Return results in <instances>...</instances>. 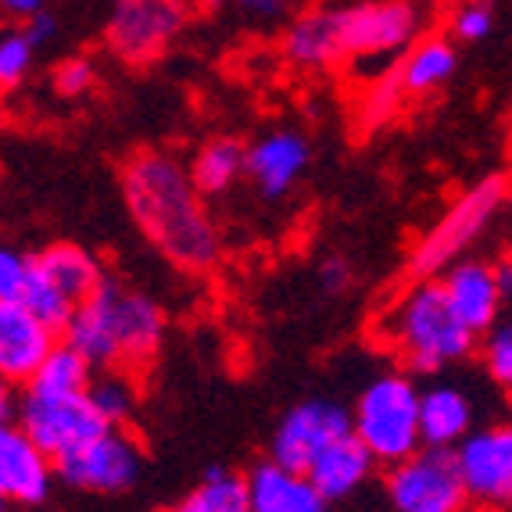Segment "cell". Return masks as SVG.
Instances as JSON below:
<instances>
[{"label":"cell","instance_id":"cell-1","mask_svg":"<svg viewBox=\"0 0 512 512\" xmlns=\"http://www.w3.org/2000/svg\"><path fill=\"white\" fill-rule=\"evenodd\" d=\"M122 205L144 244L172 273L201 280L222 258V233L208 212V197L197 190L190 165L169 151H137L122 165Z\"/></svg>","mask_w":512,"mask_h":512},{"label":"cell","instance_id":"cell-2","mask_svg":"<svg viewBox=\"0 0 512 512\" xmlns=\"http://www.w3.org/2000/svg\"><path fill=\"white\" fill-rule=\"evenodd\" d=\"M169 316L151 294L104 276L90 298L79 301L65 326V341L76 344L97 369L147 373L165 348Z\"/></svg>","mask_w":512,"mask_h":512},{"label":"cell","instance_id":"cell-3","mask_svg":"<svg viewBox=\"0 0 512 512\" xmlns=\"http://www.w3.org/2000/svg\"><path fill=\"white\" fill-rule=\"evenodd\" d=\"M384 341L398 366L412 376H441L480 348V333L462 323L441 280H416L387 308Z\"/></svg>","mask_w":512,"mask_h":512},{"label":"cell","instance_id":"cell-4","mask_svg":"<svg viewBox=\"0 0 512 512\" xmlns=\"http://www.w3.org/2000/svg\"><path fill=\"white\" fill-rule=\"evenodd\" d=\"M419 398L423 387L409 369H384L366 380L355 402H351V427L380 466L409 459L423 448V423H419Z\"/></svg>","mask_w":512,"mask_h":512},{"label":"cell","instance_id":"cell-5","mask_svg":"<svg viewBox=\"0 0 512 512\" xmlns=\"http://www.w3.org/2000/svg\"><path fill=\"white\" fill-rule=\"evenodd\" d=\"M505 201H509L505 176H487V180L462 190L452 205L444 208L441 219L416 240V248L409 251V258H405V280H434L452 262L466 258V251L505 212Z\"/></svg>","mask_w":512,"mask_h":512},{"label":"cell","instance_id":"cell-6","mask_svg":"<svg viewBox=\"0 0 512 512\" xmlns=\"http://www.w3.org/2000/svg\"><path fill=\"white\" fill-rule=\"evenodd\" d=\"M337 33L344 61L394 65L427 33L430 11L423 0H348L337 4Z\"/></svg>","mask_w":512,"mask_h":512},{"label":"cell","instance_id":"cell-7","mask_svg":"<svg viewBox=\"0 0 512 512\" xmlns=\"http://www.w3.org/2000/svg\"><path fill=\"white\" fill-rule=\"evenodd\" d=\"M190 26V0H111L104 47L111 58L147 69L176 47Z\"/></svg>","mask_w":512,"mask_h":512},{"label":"cell","instance_id":"cell-8","mask_svg":"<svg viewBox=\"0 0 512 512\" xmlns=\"http://www.w3.org/2000/svg\"><path fill=\"white\" fill-rule=\"evenodd\" d=\"M384 498L394 512H462L473 505L455 448L434 444L384 466Z\"/></svg>","mask_w":512,"mask_h":512},{"label":"cell","instance_id":"cell-9","mask_svg":"<svg viewBox=\"0 0 512 512\" xmlns=\"http://www.w3.org/2000/svg\"><path fill=\"white\" fill-rule=\"evenodd\" d=\"M15 423L26 430L54 462L79 452L83 444H90L94 437H101L104 430H111V423L101 416V409L90 402V391L43 394V391L22 387Z\"/></svg>","mask_w":512,"mask_h":512},{"label":"cell","instance_id":"cell-10","mask_svg":"<svg viewBox=\"0 0 512 512\" xmlns=\"http://www.w3.org/2000/svg\"><path fill=\"white\" fill-rule=\"evenodd\" d=\"M144 448L126 427H111L79 452L58 459V477L79 495L122 498L144 480Z\"/></svg>","mask_w":512,"mask_h":512},{"label":"cell","instance_id":"cell-11","mask_svg":"<svg viewBox=\"0 0 512 512\" xmlns=\"http://www.w3.org/2000/svg\"><path fill=\"white\" fill-rule=\"evenodd\" d=\"M351 405L333 402V398H305L283 412L269 441V459L308 473V466L330 448L351 434Z\"/></svg>","mask_w":512,"mask_h":512},{"label":"cell","instance_id":"cell-12","mask_svg":"<svg viewBox=\"0 0 512 512\" xmlns=\"http://www.w3.org/2000/svg\"><path fill=\"white\" fill-rule=\"evenodd\" d=\"M455 455L477 509H512V423L473 430Z\"/></svg>","mask_w":512,"mask_h":512},{"label":"cell","instance_id":"cell-13","mask_svg":"<svg viewBox=\"0 0 512 512\" xmlns=\"http://www.w3.org/2000/svg\"><path fill=\"white\" fill-rule=\"evenodd\" d=\"M54 484H61L58 462L18 423H4L0 427V502L36 509L51 502Z\"/></svg>","mask_w":512,"mask_h":512},{"label":"cell","instance_id":"cell-14","mask_svg":"<svg viewBox=\"0 0 512 512\" xmlns=\"http://www.w3.org/2000/svg\"><path fill=\"white\" fill-rule=\"evenodd\" d=\"M312 165V144L298 129H269L248 144V180L265 201H280Z\"/></svg>","mask_w":512,"mask_h":512},{"label":"cell","instance_id":"cell-15","mask_svg":"<svg viewBox=\"0 0 512 512\" xmlns=\"http://www.w3.org/2000/svg\"><path fill=\"white\" fill-rule=\"evenodd\" d=\"M61 333L33 316L26 305L0 301V376L4 384H29L43 359L58 348Z\"/></svg>","mask_w":512,"mask_h":512},{"label":"cell","instance_id":"cell-16","mask_svg":"<svg viewBox=\"0 0 512 512\" xmlns=\"http://www.w3.org/2000/svg\"><path fill=\"white\" fill-rule=\"evenodd\" d=\"M441 287L452 301V308L459 312V319L470 330H477L484 337L498 319L505 316V294H502V283H498L495 273V262H484V258H459L444 269L441 276Z\"/></svg>","mask_w":512,"mask_h":512},{"label":"cell","instance_id":"cell-17","mask_svg":"<svg viewBox=\"0 0 512 512\" xmlns=\"http://www.w3.org/2000/svg\"><path fill=\"white\" fill-rule=\"evenodd\" d=\"M376 470H384L380 459H376V455L369 452V444L351 430L341 441H333L330 448L308 466V477L316 480V487L323 491L326 502L341 505V502H351L359 491H366V487L373 484Z\"/></svg>","mask_w":512,"mask_h":512},{"label":"cell","instance_id":"cell-18","mask_svg":"<svg viewBox=\"0 0 512 512\" xmlns=\"http://www.w3.org/2000/svg\"><path fill=\"white\" fill-rule=\"evenodd\" d=\"M251 512H323L330 502L316 480L301 470H291L276 459H265L248 470Z\"/></svg>","mask_w":512,"mask_h":512},{"label":"cell","instance_id":"cell-19","mask_svg":"<svg viewBox=\"0 0 512 512\" xmlns=\"http://www.w3.org/2000/svg\"><path fill=\"white\" fill-rule=\"evenodd\" d=\"M280 51L294 69H305V72H326V69L344 65L341 33H337V11L333 8L301 11L291 26L283 29Z\"/></svg>","mask_w":512,"mask_h":512},{"label":"cell","instance_id":"cell-20","mask_svg":"<svg viewBox=\"0 0 512 512\" xmlns=\"http://www.w3.org/2000/svg\"><path fill=\"white\" fill-rule=\"evenodd\" d=\"M477 405L459 384H427L419 398V423H423V444L434 448H459L473 434Z\"/></svg>","mask_w":512,"mask_h":512},{"label":"cell","instance_id":"cell-21","mask_svg":"<svg viewBox=\"0 0 512 512\" xmlns=\"http://www.w3.org/2000/svg\"><path fill=\"white\" fill-rule=\"evenodd\" d=\"M398 69H402V79L412 97H434L459 72V47H455L452 36L423 33L398 58Z\"/></svg>","mask_w":512,"mask_h":512},{"label":"cell","instance_id":"cell-22","mask_svg":"<svg viewBox=\"0 0 512 512\" xmlns=\"http://www.w3.org/2000/svg\"><path fill=\"white\" fill-rule=\"evenodd\" d=\"M33 258L43 273L51 276L54 287H58L65 298L76 301V305L83 298H90V294L101 287L104 276H108L101 258H97L94 251H86L83 244H72V240H54L47 248L33 251Z\"/></svg>","mask_w":512,"mask_h":512},{"label":"cell","instance_id":"cell-23","mask_svg":"<svg viewBox=\"0 0 512 512\" xmlns=\"http://www.w3.org/2000/svg\"><path fill=\"white\" fill-rule=\"evenodd\" d=\"M190 176L205 197L230 194L240 180H248V144L240 137H212L190 158Z\"/></svg>","mask_w":512,"mask_h":512},{"label":"cell","instance_id":"cell-24","mask_svg":"<svg viewBox=\"0 0 512 512\" xmlns=\"http://www.w3.org/2000/svg\"><path fill=\"white\" fill-rule=\"evenodd\" d=\"M409 97L412 94H409V86H405V79H402L398 61L376 72V76L366 83V90H362L359 108H355V126H359L362 137H373V133H380V129L394 126Z\"/></svg>","mask_w":512,"mask_h":512},{"label":"cell","instance_id":"cell-25","mask_svg":"<svg viewBox=\"0 0 512 512\" xmlns=\"http://www.w3.org/2000/svg\"><path fill=\"white\" fill-rule=\"evenodd\" d=\"M180 512H251L248 473L208 466L205 477L176 502Z\"/></svg>","mask_w":512,"mask_h":512},{"label":"cell","instance_id":"cell-26","mask_svg":"<svg viewBox=\"0 0 512 512\" xmlns=\"http://www.w3.org/2000/svg\"><path fill=\"white\" fill-rule=\"evenodd\" d=\"M97 373H101V369L86 359L76 344H69L65 337H61L58 348L43 359V366L33 373V380L22 384V387H29V391H43V394H83V391H90V384H94Z\"/></svg>","mask_w":512,"mask_h":512},{"label":"cell","instance_id":"cell-27","mask_svg":"<svg viewBox=\"0 0 512 512\" xmlns=\"http://www.w3.org/2000/svg\"><path fill=\"white\" fill-rule=\"evenodd\" d=\"M90 402L101 409V416L111 427H129V419L137 416L140 405L137 376L122 373V369H101L90 384Z\"/></svg>","mask_w":512,"mask_h":512},{"label":"cell","instance_id":"cell-28","mask_svg":"<svg viewBox=\"0 0 512 512\" xmlns=\"http://www.w3.org/2000/svg\"><path fill=\"white\" fill-rule=\"evenodd\" d=\"M480 362L484 373L512 394V308L480 337Z\"/></svg>","mask_w":512,"mask_h":512},{"label":"cell","instance_id":"cell-29","mask_svg":"<svg viewBox=\"0 0 512 512\" xmlns=\"http://www.w3.org/2000/svg\"><path fill=\"white\" fill-rule=\"evenodd\" d=\"M36 51L40 47L22 33V26L4 29V36H0V86H4V94H11L18 83H26V76L33 72Z\"/></svg>","mask_w":512,"mask_h":512},{"label":"cell","instance_id":"cell-30","mask_svg":"<svg viewBox=\"0 0 512 512\" xmlns=\"http://www.w3.org/2000/svg\"><path fill=\"white\" fill-rule=\"evenodd\" d=\"M495 4L491 0H459L448 15V36L455 43H484L495 33Z\"/></svg>","mask_w":512,"mask_h":512},{"label":"cell","instance_id":"cell-31","mask_svg":"<svg viewBox=\"0 0 512 512\" xmlns=\"http://www.w3.org/2000/svg\"><path fill=\"white\" fill-rule=\"evenodd\" d=\"M51 86L61 101H79L97 86V65L86 54H72V58H61L51 72Z\"/></svg>","mask_w":512,"mask_h":512},{"label":"cell","instance_id":"cell-32","mask_svg":"<svg viewBox=\"0 0 512 512\" xmlns=\"http://www.w3.org/2000/svg\"><path fill=\"white\" fill-rule=\"evenodd\" d=\"M316 283L319 291L330 294V298H341V294L351 291V283H355V273H351V262L341 255H330L316 265Z\"/></svg>","mask_w":512,"mask_h":512},{"label":"cell","instance_id":"cell-33","mask_svg":"<svg viewBox=\"0 0 512 512\" xmlns=\"http://www.w3.org/2000/svg\"><path fill=\"white\" fill-rule=\"evenodd\" d=\"M26 269H29V251H18V248H4L0 251V301H11L26 280Z\"/></svg>","mask_w":512,"mask_h":512},{"label":"cell","instance_id":"cell-34","mask_svg":"<svg viewBox=\"0 0 512 512\" xmlns=\"http://www.w3.org/2000/svg\"><path fill=\"white\" fill-rule=\"evenodd\" d=\"M22 26V33L29 36V40L36 43V47H47V43L58 36V18L51 15V11L43 8V11H36L33 18H26V22H18Z\"/></svg>","mask_w":512,"mask_h":512},{"label":"cell","instance_id":"cell-35","mask_svg":"<svg viewBox=\"0 0 512 512\" xmlns=\"http://www.w3.org/2000/svg\"><path fill=\"white\" fill-rule=\"evenodd\" d=\"M294 0H237V8L251 18H262V22H273V18L287 15Z\"/></svg>","mask_w":512,"mask_h":512},{"label":"cell","instance_id":"cell-36","mask_svg":"<svg viewBox=\"0 0 512 512\" xmlns=\"http://www.w3.org/2000/svg\"><path fill=\"white\" fill-rule=\"evenodd\" d=\"M0 4H4V15L15 18V22H26L36 11L47 8V0H0Z\"/></svg>","mask_w":512,"mask_h":512},{"label":"cell","instance_id":"cell-37","mask_svg":"<svg viewBox=\"0 0 512 512\" xmlns=\"http://www.w3.org/2000/svg\"><path fill=\"white\" fill-rule=\"evenodd\" d=\"M495 273H498V283H502L505 305L512 308V248L495 258Z\"/></svg>","mask_w":512,"mask_h":512},{"label":"cell","instance_id":"cell-38","mask_svg":"<svg viewBox=\"0 0 512 512\" xmlns=\"http://www.w3.org/2000/svg\"><path fill=\"white\" fill-rule=\"evenodd\" d=\"M509 208H512V205H509Z\"/></svg>","mask_w":512,"mask_h":512}]
</instances>
